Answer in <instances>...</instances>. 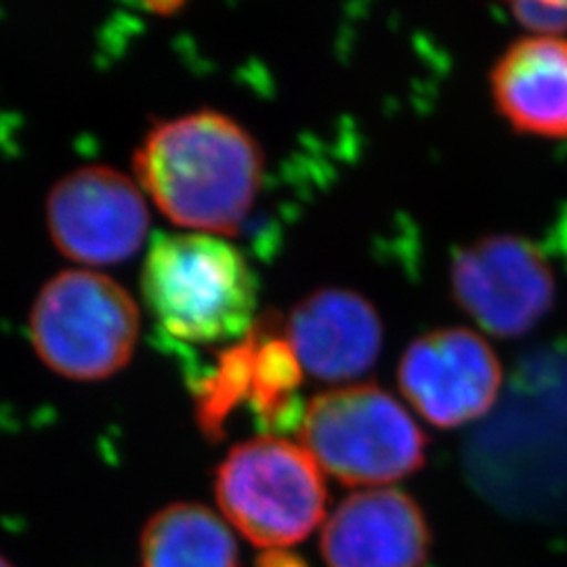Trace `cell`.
<instances>
[{"instance_id": "obj_6", "label": "cell", "mask_w": 567, "mask_h": 567, "mask_svg": "<svg viewBox=\"0 0 567 567\" xmlns=\"http://www.w3.org/2000/svg\"><path fill=\"white\" fill-rule=\"evenodd\" d=\"M47 229L61 255L76 264H121L145 243L150 210L140 183L114 166L89 164L49 192Z\"/></svg>"}, {"instance_id": "obj_10", "label": "cell", "mask_w": 567, "mask_h": 567, "mask_svg": "<svg viewBox=\"0 0 567 567\" xmlns=\"http://www.w3.org/2000/svg\"><path fill=\"white\" fill-rule=\"evenodd\" d=\"M284 334L309 374L341 383L368 372L383 347L381 318L365 297L349 288H320L284 322Z\"/></svg>"}, {"instance_id": "obj_5", "label": "cell", "mask_w": 567, "mask_h": 567, "mask_svg": "<svg viewBox=\"0 0 567 567\" xmlns=\"http://www.w3.org/2000/svg\"><path fill=\"white\" fill-rule=\"evenodd\" d=\"M227 522L257 547L303 543L324 522L322 468L301 444L261 435L234 447L215 475Z\"/></svg>"}, {"instance_id": "obj_12", "label": "cell", "mask_w": 567, "mask_h": 567, "mask_svg": "<svg viewBox=\"0 0 567 567\" xmlns=\"http://www.w3.org/2000/svg\"><path fill=\"white\" fill-rule=\"evenodd\" d=\"M142 567H240V557L231 529L215 511L177 503L143 529Z\"/></svg>"}, {"instance_id": "obj_9", "label": "cell", "mask_w": 567, "mask_h": 567, "mask_svg": "<svg viewBox=\"0 0 567 567\" xmlns=\"http://www.w3.org/2000/svg\"><path fill=\"white\" fill-rule=\"evenodd\" d=\"M320 547L328 567H423L431 532L405 492L370 487L351 494L326 519Z\"/></svg>"}, {"instance_id": "obj_2", "label": "cell", "mask_w": 567, "mask_h": 567, "mask_svg": "<svg viewBox=\"0 0 567 567\" xmlns=\"http://www.w3.org/2000/svg\"><path fill=\"white\" fill-rule=\"evenodd\" d=\"M142 292L164 334L238 343L257 313V278L243 252L210 234H161L145 255Z\"/></svg>"}, {"instance_id": "obj_1", "label": "cell", "mask_w": 567, "mask_h": 567, "mask_svg": "<svg viewBox=\"0 0 567 567\" xmlns=\"http://www.w3.org/2000/svg\"><path fill=\"white\" fill-rule=\"evenodd\" d=\"M135 175L173 224L227 236L255 206L264 154L243 124L200 110L158 122L135 154Z\"/></svg>"}, {"instance_id": "obj_11", "label": "cell", "mask_w": 567, "mask_h": 567, "mask_svg": "<svg viewBox=\"0 0 567 567\" xmlns=\"http://www.w3.org/2000/svg\"><path fill=\"white\" fill-rule=\"evenodd\" d=\"M489 84L498 112L515 131L567 137V39L513 42L496 61Z\"/></svg>"}, {"instance_id": "obj_16", "label": "cell", "mask_w": 567, "mask_h": 567, "mask_svg": "<svg viewBox=\"0 0 567 567\" xmlns=\"http://www.w3.org/2000/svg\"><path fill=\"white\" fill-rule=\"evenodd\" d=\"M0 567H13V566H11V564H9V561H7V559H4V557H2V555H0Z\"/></svg>"}, {"instance_id": "obj_13", "label": "cell", "mask_w": 567, "mask_h": 567, "mask_svg": "<svg viewBox=\"0 0 567 567\" xmlns=\"http://www.w3.org/2000/svg\"><path fill=\"white\" fill-rule=\"evenodd\" d=\"M252 377L248 405L267 429L301 425L305 408L299 404L303 365L284 334L280 318H259L252 330Z\"/></svg>"}, {"instance_id": "obj_8", "label": "cell", "mask_w": 567, "mask_h": 567, "mask_svg": "<svg viewBox=\"0 0 567 567\" xmlns=\"http://www.w3.org/2000/svg\"><path fill=\"white\" fill-rule=\"evenodd\" d=\"M400 389L431 425L452 429L484 416L503 385L494 349L468 328H440L408 344Z\"/></svg>"}, {"instance_id": "obj_3", "label": "cell", "mask_w": 567, "mask_h": 567, "mask_svg": "<svg viewBox=\"0 0 567 567\" xmlns=\"http://www.w3.org/2000/svg\"><path fill=\"white\" fill-rule=\"evenodd\" d=\"M30 343L42 364L70 381H103L135 355L142 313L128 290L93 269H65L30 309Z\"/></svg>"}, {"instance_id": "obj_4", "label": "cell", "mask_w": 567, "mask_h": 567, "mask_svg": "<svg viewBox=\"0 0 567 567\" xmlns=\"http://www.w3.org/2000/svg\"><path fill=\"white\" fill-rule=\"evenodd\" d=\"M299 429L311 458L347 486H383L425 465L423 429L381 386L328 389L305 408Z\"/></svg>"}, {"instance_id": "obj_14", "label": "cell", "mask_w": 567, "mask_h": 567, "mask_svg": "<svg viewBox=\"0 0 567 567\" xmlns=\"http://www.w3.org/2000/svg\"><path fill=\"white\" fill-rule=\"evenodd\" d=\"M250 377L252 341L248 332L238 343H231L221 351L210 372L194 386L196 421L208 440H221L225 421L240 405H248Z\"/></svg>"}, {"instance_id": "obj_15", "label": "cell", "mask_w": 567, "mask_h": 567, "mask_svg": "<svg viewBox=\"0 0 567 567\" xmlns=\"http://www.w3.org/2000/svg\"><path fill=\"white\" fill-rule=\"evenodd\" d=\"M513 18L538 37H555L567 32V2H515Z\"/></svg>"}, {"instance_id": "obj_7", "label": "cell", "mask_w": 567, "mask_h": 567, "mask_svg": "<svg viewBox=\"0 0 567 567\" xmlns=\"http://www.w3.org/2000/svg\"><path fill=\"white\" fill-rule=\"evenodd\" d=\"M452 295L486 332L524 337L555 303V276L534 244L511 236H486L456 252L450 267Z\"/></svg>"}]
</instances>
